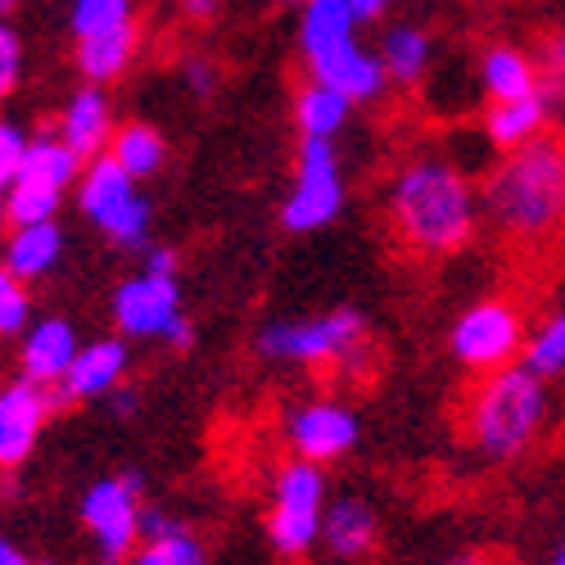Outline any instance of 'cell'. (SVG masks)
<instances>
[{
  "mask_svg": "<svg viewBox=\"0 0 565 565\" xmlns=\"http://www.w3.org/2000/svg\"><path fill=\"white\" fill-rule=\"evenodd\" d=\"M109 317H114V331L122 340H159L168 349L195 344V326L181 308L177 276L136 271V276L118 280L114 295H109Z\"/></svg>",
  "mask_w": 565,
  "mask_h": 565,
  "instance_id": "ba28073f",
  "label": "cell"
},
{
  "mask_svg": "<svg viewBox=\"0 0 565 565\" xmlns=\"http://www.w3.org/2000/svg\"><path fill=\"white\" fill-rule=\"evenodd\" d=\"M0 565H32V556L10 534H0Z\"/></svg>",
  "mask_w": 565,
  "mask_h": 565,
  "instance_id": "8d00e7d4",
  "label": "cell"
},
{
  "mask_svg": "<svg viewBox=\"0 0 565 565\" xmlns=\"http://www.w3.org/2000/svg\"><path fill=\"white\" fill-rule=\"evenodd\" d=\"M177 10H181V19H191V23H213L217 10H222V0H177Z\"/></svg>",
  "mask_w": 565,
  "mask_h": 565,
  "instance_id": "d590c367",
  "label": "cell"
},
{
  "mask_svg": "<svg viewBox=\"0 0 565 565\" xmlns=\"http://www.w3.org/2000/svg\"><path fill=\"white\" fill-rule=\"evenodd\" d=\"M547 122H552V105L543 90H534V96H515V100H489L484 136L498 154H507L515 146H525V140L543 136Z\"/></svg>",
  "mask_w": 565,
  "mask_h": 565,
  "instance_id": "ffe728a7",
  "label": "cell"
},
{
  "mask_svg": "<svg viewBox=\"0 0 565 565\" xmlns=\"http://www.w3.org/2000/svg\"><path fill=\"white\" fill-rule=\"evenodd\" d=\"M77 344H82V335L68 317H32V326L19 335V375L55 390L64 381Z\"/></svg>",
  "mask_w": 565,
  "mask_h": 565,
  "instance_id": "ac0fdd59",
  "label": "cell"
},
{
  "mask_svg": "<svg viewBox=\"0 0 565 565\" xmlns=\"http://www.w3.org/2000/svg\"><path fill=\"white\" fill-rule=\"evenodd\" d=\"M525 312L515 308L511 299H480V303H470L457 321H452V331H448V349L452 358L466 366V371H498L507 362H515L525 353Z\"/></svg>",
  "mask_w": 565,
  "mask_h": 565,
  "instance_id": "8fae6325",
  "label": "cell"
},
{
  "mask_svg": "<svg viewBox=\"0 0 565 565\" xmlns=\"http://www.w3.org/2000/svg\"><path fill=\"white\" fill-rule=\"evenodd\" d=\"M114 127H118V118H114L109 90L96 86V82H86V86H77L73 96L64 100L60 122H55V136L86 163V159H100V154L109 150Z\"/></svg>",
  "mask_w": 565,
  "mask_h": 565,
  "instance_id": "e0dca14e",
  "label": "cell"
},
{
  "mask_svg": "<svg viewBox=\"0 0 565 565\" xmlns=\"http://www.w3.org/2000/svg\"><path fill=\"white\" fill-rule=\"evenodd\" d=\"M358 412L340 394H308L280 407V444L290 457L335 466L358 448Z\"/></svg>",
  "mask_w": 565,
  "mask_h": 565,
  "instance_id": "30bf717a",
  "label": "cell"
},
{
  "mask_svg": "<svg viewBox=\"0 0 565 565\" xmlns=\"http://www.w3.org/2000/svg\"><path fill=\"white\" fill-rule=\"evenodd\" d=\"M480 217L515 249H543L565 231V136L543 131L507 150L484 185Z\"/></svg>",
  "mask_w": 565,
  "mask_h": 565,
  "instance_id": "6da1fadb",
  "label": "cell"
},
{
  "mask_svg": "<svg viewBox=\"0 0 565 565\" xmlns=\"http://www.w3.org/2000/svg\"><path fill=\"white\" fill-rule=\"evenodd\" d=\"M280 6H295V10H299V6H303V0H280Z\"/></svg>",
  "mask_w": 565,
  "mask_h": 565,
  "instance_id": "b9f144b4",
  "label": "cell"
},
{
  "mask_svg": "<svg viewBox=\"0 0 565 565\" xmlns=\"http://www.w3.org/2000/svg\"><path fill=\"white\" fill-rule=\"evenodd\" d=\"M181 82L191 86V96L209 100L213 90H217V82H222V68H217V60H209V55H191V60H181Z\"/></svg>",
  "mask_w": 565,
  "mask_h": 565,
  "instance_id": "1f68e13d",
  "label": "cell"
},
{
  "mask_svg": "<svg viewBox=\"0 0 565 565\" xmlns=\"http://www.w3.org/2000/svg\"><path fill=\"white\" fill-rule=\"evenodd\" d=\"M480 86L489 100H515V96H534L543 90L539 82V60L525 55L521 45L511 41H498L480 55Z\"/></svg>",
  "mask_w": 565,
  "mask_h": 565,
  "instance_id": "603a6c76",
  "label": "cell"
},
{
  "mask_svg": "<svg viewBox=\"0 0 565 565\" xmlns=\"http://www.w3.org/2000/svg\"><path fill=\"white\" fill-rule=\"evenodd\" d=\"M177 267H181V258H177V249L172 245H146L140 249V271H159V276H177Z\"/></svg>",
  "mask_w": 565,
  "mask_h": 565,
  "instance_id": "d6a6232c",
  "label": "cell"
},
{
  "mask_svg": "<svg viewBox=\"0 0 565 565\" xmlns=\"http://www.w3.org/2000/svg\"><path fill=\"white\" fill-rule=\"evenodd\" d=\"M290 114H295V127L299 136H321V140H335L344 127H349V114H353V100H344L340 90L321 86V82H303L290 100Z\"/></svg>",
  "mask_w": 565,
  "mask_h": 565,
  "instance_id": "d4e9b609",
  "label": "cell"
},
{
  "mask_svg": "<svg viewBox=\"0 0 565 565\" xmlns=\"http://www.w3.org/2000/svg\"><path fill=\"white\" fill-rule=\"evenodd\" d=\"M375 55L390 73V86H416L435 64V36L420 23H390Z\"/></svg>",
  "mask_w": 565,
  "mask_h": 565,
  "instance_id": "7402d4cb",
  "label": "cell"
},
{
  "mask_svg": "<svg viewBox=\"0 0 565 565\" xmlns=\"http://www.w3.org/2000/svg\"><path fill=\"white\" fill-rule=\"evenodd\" d=\"M331 502V480L326 466L286 457L271 470L267 493V543L280 561H303L321 539V515Z\"/></svg>",
  "mask_w": 565,
  "mask_h": 565,
  "instance_id": "8992f818",
  "label": "cell"
},
{
  "mask_svg": "<svg viewBox=\"0 0 565 565\" xmlns=\"http://www.w3.org/2000/svg\"><path fill=\"white\" fill-rule=\"evenodd\" d=\"M64 249H68V241L55 217L51 222H14L6 231V241H0V263L32 286V280H45L64 263Z\"/></svg>",
  "mask_w": 565,
  "mask_h": 565,
  "instance_id": "d6986e66",
  "label": "cell"
},
{
  "mask_svg": "<svg viewBox=\"0 0 565 565\" xmlns=\"http://www.w3.org/2000/svg\"><path fill=\"white\" fill-rule=\"evenodd\" d=\"M77 209L82 217L96 226L109 245L140 254L150 245V226H154V204L140 191V181L131 172H122L109 154L86 159L82 177H77Z\"/></svg>",
  "mask_w": 565,
  "mask_h": 565,
  "instance_id": "52a82bcc",
  "label": "cell"
},
{
  "mask_svg": "<svg viewBox=\"0 0 565 565\" xmlns=\"http://www.w3.org/2000/svg\"><path fill=\"white\" fill-rule=\"evenodd\" d=\"M136 407H140V390H136L131 381H122V385L109 394V412L127 420V416H136Z\"/></svg>",
  "mask_w": 565,
  "mask_h": 565,
  "instance_id": "836d02e7",
  "label": "cell"
},
{
  "mask_svg": "<svg viewBox=\"0 0 565 565\" xmlns=\"http://www.w3.org/2000/svg\"><path fill=\"white\" fill-rule=\"evenodd\" d=\"M140 507H146L140 476H100L86 484L77 515L105 565H122L140 547Z\"/></svg>",
  "mask_w": 565,
  "mask_h": 565,
  "instance_id": "4fadbf2b",
  "label": "cell"
},
{
  "mask_svg": "<svg viewBox=\"0 0 565 565\" xmlns=\"http://www.w3.org/2000/svg\"><path fill=\"white\" fill-rule=\"evenodd\" d=\"M349 200V181L335 140L321 136H299V154H295V177H290V195L280 204V226L290 235H312L326 231Z\"/></svg>",
  "mask_w": 565,
  "mask_h": 565,
  "instance_id": "9c48e42d",
  "label": "cell"
},
{
  "mask_svg": "<svg viewBox=\"0 0 565 565\" xmlns=\"http://www.w3.org/2000/svg\"><path fill=\"white\" fill-rule=\"evenodd\" d=\"M19 10V0H0V19H10Z\"/></svg>",
  "mask_w": 565,
  "mask_h": 565,
  "instance_id": "ab89813d",
  "label": "cell"
},
{
  "mask_svg": "<svg viewBox=\"0 0 565 565\" xmlns=\"http://www.w3.org/2000/svg\"><path fill=\"white\" fill-rule=\"evenodd\" d=\"M23 36L14 32V23L10 19H0V105H6L14 90H19V82H23Z\"/></svg>",
  "mask_w": 565,
  "mask_h": 565,
  "instance_id": "f546056e",
  "label": "cell"
},
{
  "mask_svg": "<svg viewBox=\"0 0 565 565\" xmlns=\"http://www.w3.org/2000/svg\"><path fill=\"white\" fill-rule=\"evenodd\" d=\"M375 543H381V511L362 493H335L321 515V539L317 547L335 565H362Z\"/></svg>",
  "mask_w": 565,
  "mask_h": 565,
  "instance_id": "2e32d148",
  "label": "cell"
},
{
  "mask_svg": "<svg viewBox=\"0 0 565 565\" xmlns=\"http://www.w3.org/2000/svg\"><path fill=\"white\" fill-rule=\"evenodd\" d=\"M435 565H489L480 552H452V556H444V561H435Z\"/></svg>",
  "mask_w": 565,
  "mask_h": 565,
  "instance_id": "74e56055",
  "label": "cell"
},
{
  "mask_svg": "<svg viewBox=\"0 0 565 565\" xmlns=\"http://www.w3.org/2000/svg\"><path fill=\"white\" fill-rule=\"evenodd\" d=\"M127 375H131V349L122 335L86 340V344H77L55 394H60V403H100L127 381Z\"/></svg>",
  "mask_w": 565,
  "mask_h": 565,
  "instance_id": "9a60e30c",
  "label": "cell"
},
{
  "mask_svg": "<svg viewBox=\"0 0 565 565\" xmlns=\"http://www.w3.org/2000/svg\"><path fill=\"white\" fill-rule=\"evenodd\" d=\"M32 326V286L0 263V340H19Z\"/></svg>",
  "mask_w": 565,
  "mask_h": 565,
  "instance_id": "f1b7e54d",
  "label": "cell"
},
{
  "mask_svg": "<svg viewBox=\"0 0 565 565\" xmlns=\"http://www.w3.org/2000/svg\"><path fill=\"white\" fill-rule=\"evenodd\" d=\"M521 362L534 366L543 381H561V375H565V308L556 317H547L539 331L525 340Z\"/></svg>",
  "mask_w": 565,
  "mask_h": 565,
  "instance_id": "83f0119b",
  "label": "cell"
},
{
  "mask_svg": "<svg viewBox=\"0 0 565 565\" xmlns=\"http://www.w3.org/2000/svg\"><path fill=\"white\" fill-rule=\"evenodd\" d=\"M552 561H556V565H565V543H561V552H556V556H552Z\"/></svg>",
  "mask_w": 565,
  "mask_h": 565,
  "instance_id": "60d3db41",
  "label": "cell"
},
{
  "mask_svg": "<svg viewBox=\"0 0 565 565\" xmlns=\"http://www.w3.org/2000/svg\"><path fill=\"white\" fill-rule=\"evenodd\" d=\"M552 416V390L547 381L525 366L507 362L498 371H484L461 407V435L484 461H515L525 457Z\"/></svg>",
  "mask_w": 565,
  "mask_h": 565,
  "instance_id": "3957f363",
  "label": "cell"
},
{
  "mask_svg": "<svg viewBox=\"0 0 565 565\" xmlns=\"http://www.w3.org/2000/svg\"><path fill=\"white\" fill-rule=\"evenodd\" d=\"M136 55H140V23L77 41V51H73V68L82 73V82L114 86V82L136 64Z\"/></svg>",
  "mask_w": 565,
  "mask_h": 565,
  "instance_id": "44dd1931",
  "label": "cell"
},
{
  "mask_svg": "<svg viewBox=\"0 0 565 565\" xmlns=\"http://www.w3.org/2000/svg\"><path fill=\"white\" fill-rule=\"evenodd\" d=\"M122 172H131L136 181H150L163 172L168 163V140L154 122L136 118V122H118L114 136H109V150H105Z\"/></svg>",
  "mask_w": 565,
  "mask_h": 565,
  "instance_id": "cb8c5ba5",
  "label": "cell"
},
{
  "mask_svg": "<svg viewBox=\"0 0 565 565\" xmlns=\"http://www.w3.org/2000/svg\"><path fill=\"white\" fill-rule=\"evenodd\" d=\"M122 565H209V547L191 525H177L163 539H146Z\"/></svg>",
  "mask_w": 565,
  "mask_h": 565,
  "instance_id": "484cf974",
  "label": "cell"
},
{
  "mask_svg": "<svg viewBox=\"0 0 565 565\" xmlns=\"http://www.w3.org/2000/svg\"><path fill=\"white\" fill-rule=\"evenodd\" d=\"M299 60L308 82L340 90L344 100L371 105L390 90V73L381 55L358 41V19L349 0H303L299 6Z\"/></svg>",
  "mask_w": 565,
  "mask_h": 565,
  "instance_id": "277c9868",
  "label": "cell"
},
{
  "mask_svg": "<svg viewBox=\"0 0 565 565\" xmlns=\"http://www.w3.org/2000/svg\"><path fill=\"white\" fill-rule=\"evenodd\" d=\"M82 177V159L64 146V140L51 136H32L28 159L19 168V177L6 185V204L14 222H51L64 209V195L77 185Z\"/></svg>",
  "mask_w": 565,
  "mask_h": 565,
  "instance_id": "7c38bea8",
  "label": "cell"
},
{
  "mask_svg": "<svg viewBox=\"0 0 565 565\" xmlns=\"http://www.w3.org/2000/svg\"><path fill=\"white\" fill-rule=\"evenodd\" d=\"M28 146H32L28 127L14 122V118H0V191H6V185L19 177V168L28 159Z\"/></svg>",
  "mask_w": 565,
  "mask_h": 565,
  "instance_id": "4dcf8cb0",
  "label": "cell"
},
{
  "mask_svg": "<svg viewBox=\"0 0 565 565\" xmlns=\"http://www.w3.org/2000/svg\"><path fill=\"white\" fill-rule=\"evenodd\" d=\"M390 6H394V0H349V10H353V19H358V28L381 23V19L390 14Z\"/></svg>",
  "mask_w": 565,
  "mask_h": 565,
  "instance_id": "e575fe53",
  "label": "cell"
},
{
  "mask_svg": "<svg viewBox=\"0 0 565 565\" xmlns=\"http://www.w3.org/2000/svg\"><path fill=\"white\" fill-rule=\"evenodd\" d=\"M55 407L60 394L51 385L28 381V375H14V381L0 385V476H14L32 461Z\"/></svg>",
  "mask_w": 565,
  "mask_h": 565,
  "instance_id": "5bb4252c",
  "label": "cell"
},
{
  "mask_svg": "<svg viewBox=\"0 0 565 565\" xmlns=\"http://www.w3.org/2000/svg\"><path fill=\"white\" fill-rule=\"evenodd\" d=\"M385 217L398 241L420 258L461 254L480 231V191L448 159H412L385 185Z\"/></svg>",
  "mask_w": 565,
  "mask_h": 565,
  "instance_id": "7a4b0ae2",
  "label": "cell"
},
{
  "mask_svg": "<svg viewBox=\"0 0 565 565\" xmlns=\"http://www.w3.org/2000/svg\"><path fill=\"white\" fill-rule=\"evenodd\" d=\"M136 23V0H68V32L73 41L118 32Z\"/></svg>",
  "mask_w": 565,
  "mask_h": 565,
  "instance_id": "4316f807",
  "label": "cell"
},
{
  "mask_svg": "<svg viewBox=\"0 0 565 565\" xmlns=\"http://www.w3.org/2000/svg\"><path fill=\"white\" fill-rule=\"evenodd\" d=\"M14 226V217H10V204H6V191H0V241H6V231Z\"/></svg>",
  "mask_w": 565,
  "mask_h": 565,
  "instance_id": "f35d334b",
  "label": "cell"
},
{
  "mask_svg": "<svg viewBox=\"0 0 565 565\" xmlns=\"http://www.w3.org/2000/svg\"><path fill=\"white\" fill-rule=\"evenodd\" d=\"M254 353L267 366H331L340 381H366L375 371V344L358 308H331L317 317H276L258 326Z\"/></svg>",
  "mask_w": 565,
  "mask_h": 565,
  "instance_id": "5b68a950",
  "label": "cell"
}]
</instances>
